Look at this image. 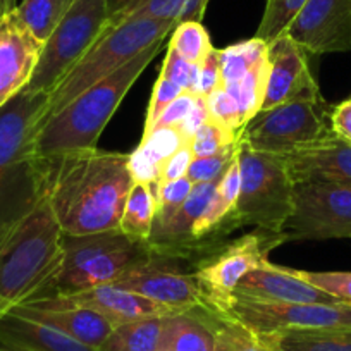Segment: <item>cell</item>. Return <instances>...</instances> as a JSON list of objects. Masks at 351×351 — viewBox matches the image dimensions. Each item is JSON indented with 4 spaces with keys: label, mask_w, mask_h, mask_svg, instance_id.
<instances>
[{
    "label": "cell",
    "mask_w": 351,
    "mask_h": 351,
    "mask_svg": "<svg viewBox=\"0 0 351 351\" xmlns=\"http://www.w3.org/2000/svg\"><path fill=\"white\" fill-rule=\"evenodd\" d=\"M160 49L162 42L145 49L116 73L97 81L67 106L42 121L35 136L36 154L43 160H52L73 152L95 148L124 97Z\"/></svg>",
    "instance_id": "4"
},
{
    "label": "cell",
    "mask_w": 351,
    "mask_h": 351,
    "mask_svg": "<svg viewBox=\"0 0 351 351\" xmlns=\"http://www.w3.org/2000/svg\"><path fill=\"white\" fill-rule=\"evenodd\" d=\"M238 162L241 174L236 221L255 226L258 231L282 234L295 207V181L285 157L255 152L238 140Z\"/></svg>",
    "instance_id": "6"
},
{
    "label": "cell",
    "mask_w": 351,
    "mask_h": 351,
    "mask_svg": "<svg viewBox=\"0 0 351 351\" xmlns=\"http://www.w3.org/2000/svg\"><path fill=\"white\" fill-rule=\"evenodd\" d=\"M198 69H200V64L190 62V60L178 56L174 50L167 49L164 64H162L160 76L174 81L178 86L183 88L184 92L193 93L195 84H197L198 80Z\"/></svg>",
    "instance_id": "38"
},
{
    "label": "cell",
    "mask_w": 351,
    "mask_h": 351,
    "mask_svg": "<svg viewBox=\"0 0 351 351\" xmlns=\"http://www.w3.org/2000/svg\"><path fill=\"white\" fill-rule=\"evenodd\" d=\"M191 160H193V152H191L190 143H186L162 164L160 181L158 183L186 178V172L190 169Z\"/></svg>",
    "instance_id": "43"
},
{
    "label": "cell",
    "mask_w": 351,
    "mask_h": 351,
    "mask_svg": "<svg viewBox=\"0 0 351 351\" xmlns=\"http://www.w3.org/2000/svg\"><path fill=\"white\" fill-rule=\"evenodd\" d=\"M330 109L326 100H295L258 110L238 133V140L255 152L288 157L329 138Z\"/></svg>",
    "instance_id": "8"
},
{
    "label": "cell",
    "mask_w": 351,
    "mask_h": 351,
    "mask_svg": "<svg viewBox=\"0 0 351 351\" xmlns=\"http://www.w3.org/2000/svg\"><path fill=\"white\" fill-rule=\"evenodd\" d=\"M236 145H238V134L212 123V121L204 124L190 140L193 157H212V155L229 154V152L236 150Z\"/></svg>",
    "instance_id": "34"
},
{
    "label": "cell",
    "mask_w": 351,
    "mask_h": 351,
    "mask_svg": "<svg viewBox=\"0 0 351 351\" xmlns=\"http://www.w3.org/2000/svg\"><path fill=\"white\" fill-rule=\"evenodd\" d=\"M49 93L19 95L0 107V241L49 191V160L35 148Z\"/></svg>",
    "instance_id": "2"
},
{
    "label": "cell",
    "mask_w": 351,
    "mask_h": 351,
    "mask_svg": "<svg viewBox=\"0 0 351 351\" xmlns=\"http://www.w3.org/2000/svg\"><path fill=\"white\" fill-rule=\"evenodd\" d=\"M265 60H267V43L256 36L219 50L222 84L236 83Z\"/></svg>",
    "instance_id": "27"
},
{
    "label": "cell",
    "mask_w": 351,
    "mask_h": 351,
    "mask_svg": "<svg viewBox=\"0 0 351 351\" xmlns=\"http://www.w3.org/2000/svg\"><path fill=\"white\" fill-rule=\"evenodd\" d=\"M16 5H18V0H0V16L16 9Z\"/></svg>",
    "instance_id": "46"
},
{
    "label": "cell",
    "mask_w": 351,
    "mask_h": 351,
    "mask_svg": "<svg viewBox=\"0 0 351 351\" xmlns=\"http://www.w3.org/2000/svg\"><path fill=\"white\" fill-rule=\"evenodd\" d=\"M73 4L74 0H21L16 11L33 35L45 43Z\"/></svg>",
    "instance_id": "28"
},
{
    "label": "cell",
    "mask_w": 351,
    "mask_h": 351,
    "mask_svg": "<svg viewBox=\"0 0 351 351\" xmlns=\"http://www.w3.org/2000/svg\"><path fill=\"white\" fill-rule=\"evenodd\" d=\"M208 107V116H210L212 123L219 124V126L226 128V130L232 131L238 134L241 131V117H239V109L236 106L234 99L226 92L224 88L219 86L217 90L210 93L205 99Z\"/></svg>",
    "instance_id": "36"
},
{
    "label": "cell",
    "mask_w": 351,
    "mask_h": 351,
    "mask_svg": "<svg viewBox=\"0 0 351 351\" xmlns=\"http://www.w3.org/2000/svg\"><path fill=\"white\" fill-rule=\"evenodd\" d=\"M285 160L295 183L351 184V147L336 134L288 155Z\"/></svg>",
    "instance_id": "19"
},
{
    "label": "cell",
    "mask_w": 351,
    "mask_h": 351,
    "mask_svg": "<svg viewBox=\"0 0 351 351\" xmlns=\"http://www.w3.org/2000/svg\"><path fill=\"white\" fill-rule=\"evenodd\" d=\"M222 86V76H221V64H219V50L212 49L200 64L198 69V80L195 84L193 95L198 99H207L214 90Z\"/></svg>",
    "instance_id": "41"
},
{
    "label": "cell",
    "mask_w": 351,
    "mask_h": 351,
    "mask_svg": "<svg viewBox=\"0 0 351 351\" xmlns=\"http://www.w3.org/2000/svg\"><path fill=\"white\" fill-rule=\"evenodd\" d=\"M208 121H210V116H208L207 102H205V99H198L197 97V102H195L193 109L188 114L186 119L178 126V130H180L181 134L190 141L191 138L195 136V133H197L204 124H207Z\"/></svg>",
    "instance_id": "45"
},
{
    "label": "cell",
    "mask_w": 351,
    "mask_h": 351,
    "mask_svg": "<svg viewBox=\"0 0 351 351\" xmlns=\"http://www.w3.org/2000/svg\"><path fill=\"white\" fill-rule=\"evenodd\" d=\"M260 337L272 351H351V329L285 330Z\"/></svg>",
    "instance_id": "25"
},
{
    "label": "cell",
    "mask_w": 351,
    "mask_h": 351,
    "mask_svg": "<svg viewBox=\"0 0 351 351\" xmlns=\"http://www.w3.org/2000/svg\"><path fill=\"white\" fill-rule=\"evenodd\" d=\"M234 298L262 303H339L336 298L303 281L295 269L263 260L238 285Z\"/></svg>",
    "instance_id": "18"
},
{
    "label": "cell",
    "mask_w": 351,
    "mask_h": 351,
    "mask_svg": "<svg viewBox=\"0 0 351 351\" xmlns=\"http://www.w3.org/2000/svg\"><path fill=\"white\" fill-rule=\"evenodd\" d=\"M155 215H157L155 190L148 184L134 183L124 204L119 231L133 241L147 245L154 231Z\"/></svg>",
    "instance_id": "26"
},
{
    "label": "cell",
    "mask_w": 351,
    "mask_h": 351,
    "mask_svg": "<svg viewBox=\"0 0 351 351\" xmlns=\"http://www.w3.org/2000/svg\"><path fill=\"white\" fill-rule=\"evenodd\" d=\"M286 241L351 239V184H295V207L282 229Z\"/></svg>",
    "instance_id": "11"
},
{
    "label": "cell",
    "mask_w": 351,
    "mask_h": 351,
    "mask_svg": "<svg viewBox=\"0 0 351 351\" xmlns=\"http://www.w3.org/2000/svg\"><path fill=\"white\" fill-rule=\"evenodd\" d=\"M0 351H11V350H5V348H2V346H0Z\"/></svg>",
    "instance_id": "47"
},
{
    "label": "cell",
    "mask_w": 351,
    "mask_h": 351,
    "mask_svg": "<svg viewBox=\"0 0 351 351\" xmlns=\"http://www.w3.org/2000/svg\"><path fill=\"white\" fill-rule=\"evenodd\" d=\"M193 190V183L188 178L174 181H164L155 188V198H157V215H155V226H162L167 222L176 210L184 204L188 195Z\"/></svg>",
    "instance_id": "35"
},
{
    "label": "cell",
    "mask_w": 351,
    "mask_h": 351,
    "mask_svg": "<svg viewBox=\"0 0 351 351\" xmlns=\"http://www.w3.org/2000/svg\"><path fill=\"white\" fill-rule=\"evenodd\" d=\"M306 56L308 53L288 35L267 43V81L260 110L295 100L322 99Z\"/></svg>",
    "instance_id": "14"
},
{
    "label": "cell",
    "mask_w": 351,
    "mask_h": 351,
    "mask_svg": "<svg viewBox=\"0 0 351 351\" xmlns=\"http://www.w3.org/2000/svg\"><path fill=\"white\" fill-rule=\"evenodd\" d=\"M186 143L190 141L178 128H155L150 133L143 134V140L134 150L140 152L150 164L162 169V164Z\"/></svg>",
    "instance_id": "33"
},
{
    "label": "cell",
    "mask_w": 351,
    "mask_h": 351,
    "mask_svg": "<svg viewBox=\"0 0 351 351\" xmlns=\"http://www.w3.org/2000/svg\"><path fill=\"white\" fill-rule=\"evenodd\" d=\"M12 312L21 313L28 319L47 324L81 343L99 350L104 341L110 336L114 326L97 313L95 310L76 305L64 296H47V298L33 300L23 305L11 308Z\"/></svg>",
    "instance_id": "17"
},
{
    "label": "cell",
    "mask_w": 351,
    "mask_h": 351,
    "mask_svg": "<svg viewBox=\"0 0 351 351\" xmlns=\"http://www.w3.org/2000/svg\"><path fill=\"white\" fill-rule=\"evenodd\" d=\"M286 35L306 53L351 50V0H308Z\"/></svg>",
    "instance_id": "15"
},
{
    "label": "cell",
    "mask_w": 351,
    "mask_h": 351,
    "mask_svg": "<svg viewBox=\"0 0 351 351\" xmlns=\"http://www.w3.org/2000/svg\"><path fill=\"white\" fill-rule=\"evenodd\" d=\"M59 296H64V298L76 303V305L95 310L97 313L106 317L114 327L121 326V324L147 319V317L172 315L171 310L157 305V303L145 298V296L119 288L116 285L97 286V288L86 289V291L74 293V295Z\"/></svg>",
    "instance_id": "20"
},
{
    "label": "cell",
    "mask_w": 351,
    "mask_h": 351,
    "mask_svg": "<svg viewBox=\"0 0 351 351\" xmlns=\"http://www.w3.org/2000/svg\"><path fill=\"white\" fill-rule=\"evenodd\" d=\"M109 21V0H74L45 42L32 81L29 93H50L77 60L90 50Z\"/></svg>",
    "instance_id": "10"
},
{
    "label": "cell",
    "mask_w": 351,
    "mask_h": 351,
    "mask_svg": "<svg viewBox=\"0 0 351 351\" xmlns=\"http://www.w3.org/2000/svg\"><path fill=\"white\" fill-rule=\"evenodd\" d=\"M234 154L236 150L229 152V154L212 155V157H193L190 169L186 172V178L193 184L219 181L222 178V174H224L226 169H228V165L231 164Z\"/></svg>",
    "instance_id": "39"
},
{
    "label": "cell",
    "mask_w": 351,
    "mask_h": 351,
    "mask_svg": "<svg viewBox=\"0 0 351 351\" xmlns=\"http://www.w3.org/2000/svg\"><path fill=\"white\" fill-rule=\"evenodd\" d=\"M167 317H147L116 326L99 351H164Z\"/></svg>",
    "instance_id": "24"
},
{
    "label": "cell",
    "mask_w": 351,
    "mask_h": 351,
    "mask_svg": "<svg viewBox=\"0 0 351 351\" xmlns=\"http://www.w3.org/2000/svg\"><path fill=\"white\" fill-rule=\"evenodd\" d=\"M256 336L285 330L351 329L350 303H262L234 298L226 312Z\"/></svg>",
    "instance_id": "12"
},
{
    "label": "cell",
    "mask_w": 351,
    "mask_h": 351,
    "mask_svg": "<svg viewBox=\"0 0 351 351\" xmlns=\"http://www.w3.org/2000/svg\"><path fill=\"white\" fill-rule=\"evenodd\" d=\"M64 232L49 198L0 241V315L50 296L64 258Z\"/></svg>",
    "instance_id": "3"
},
{
    "label": "cell",
    "mask_w": 351,
    "mask_h": 351,
    "mask_svg": "<svg viewBox=\"0 0 351 351\" xmlns=\"http://www.w3.org/2000/svg\"><path fill=\"white\" fill-rule=\"evenodd\" d=\"M265 81H267V60L255 69L250 71L248 74L241 77L236 83L222 84L226 92L234 99L236 106L239 109V117L241 124L245 126L253 116L260 110L263 100V92H265Z\"/></svg>",
    "instance_id": "29"
},
{
    "label": "cell",
    "mask_w": 351,
    "mask_h": 351,
    "mask_svg": "<svg viewBox=\"0 0 351 351\" xmlns=\"http://www.w3.org/2000/svg\"><path fill=\"white\" fill-rule=\"evenodd\" d=\"M214 351H272L253 330L229 317L215 315Z\"/></svg>",
    "instance_id": "32"
},
{
    "label": "cell",
    "mask_w": 351,
    "mask_h": 351,
    "mask_svg": "<svg viewBox=\"0 0 351 351\" xmlns=\"http://www.w3.org/2000/svg\"><path fill=\"white\" fill-rule=\"evenodd\" d=\"M62 245V265L50 296L112 285L150 253L147 245L133 241L119 229L83 236L64 234Z\"/></svg>",
    "instance_id": "7"
},
{
    "label": "cell",
    "mask_w": 351,
    "mask_h": 351,
    "mask_svg": "<svg viewBox=\"0 0 351 351\" xmlns=\"http://www.w3.org/2000/svg\"><path fill=\"white\" fill-rule=\"evenodd\" d=\"M43 45L16 9L0 16V107L28 86Z\"/></svg>",
    "instance_id": "16"
},
{
    "label": "cell",
    "mask_w": 351,
    "mask_h": 351,
    "mask_svg": "<svg viewBox=\"0 0 351 351\" xmlns=\"http://www.w3.org/2000/svg\"><path fill=\"white\" fill-rule=\"evenodd\" d=\"M330 130L351 147V97L330 109Z\"/></svg>",
    "instance_id": "44"
},
{
    "label": "cell",
    "mask_w": 351,
    "mask_h": 351,
    "mask_svg": "<svg viewBox=\"0 0 351 351\" xmlns=\"http://www.w3.org/2000/svg\"><path fill=\"white\" fill-rule=\"evenodd\" d=\"M303 281L336 298L339 303L351 305V272H308L295 271Z\"/></svg>",
    "instance_id": "37"
},
{
    "label": "cell",
    "mask_w": 351,
    "mask_h": 351,
    "mask_svg": "<svg viewBox=\"0 0 351 351\" xmlns=\"http://www.w3.org/2000/svg\"><path fill=\"white\" fill-rule=\"evenodd\" d=\"M210 0H109V21L154 18L162 21L202 23Z\"/></svg>",
    "instance_id": "22"
},
{
    "label": "cell",
    "mask_w": 351,
    "mask_h": 351,
    "mask_svg": "<svg viewBox=\"0 0 351 351\" xmlns=\"http://www.w3.org/2000/svg\"><path fill=\"white\" fill-rule=\"evenodd\" d=\"M128 162L130 154L97 147L49 160L47 198L64 234L119 229L124 204L134 184Z\"/></svg>",
    "instance_id": "1"
},
{
    "label": "cell",
    "mask_w": 351,
    "mask_h": 351,
    "mask_svg": "<svg viewBox=\"0 0 351 351\" xmlns=\"http://www.w3.org/2000/svg\"><path fill=\"white\" fill-rule=\"evenodd\" d=\"M184 90L181 86L174 83V81L167 80L164 76H158L157 83L154 86V92H152V99L150 104H148V109H147V119H145V133L154 128L155 121L158 119V116L162 114V110L169 106L171 102H174L176 99L180 95H183Z\"/></svg>",
    "instance_id": "40"
},
{
    "label": "cell",
    "mask_w": 351,
    "mask_h": 351,
    "mask_svg": "<svg viewBox=\"0 0 351 351\" xmlns=\"http://www.w3.org/2000/svg\"><path fill=\"white\" fill-rule=\"evenodd\" d=\"M306 2L308 0H265L262 21L255 33L256 38L271 43L279 36L286 35Z\"/></svg>",
    "instance_id": "31"
},
{
    "label": "cell",
    "mask_w": 351,
    "mask_h": 351,
    "mask_svg": "<svg viewBox=\"0 0 351 351\" xmlns=\"http://www.w3.org/2000/svg\"><path fill=\"white\" fill-rule=\"evenodd\" d=\"M215 313L197 308L167 317L164 351H214Z\"/></svg>",
    "instance_id": "23"
},
{
    "label": "cell",
    "mask_w": 351,
    "mask_h": 351,
    "mask_svg": "<svg viewBox=\"0 0 351 351\" xmlns=\"http://www.w3.org/2000/svg\"><path fill=\"white\" fill-rule=\"evenodd\" d=\"M0 346L11 351H99L12 310L0 315Z\"/></svg>",
    "instance_id": "21"
},
{
    "label": "cell",
    "mask_w": 351,
    "mask_h": 351,
    "mask_svg": "<svg viewBox=\"0 0 351 351\" xmlns=\"http://www.w3.org/2000/svg\"><path fill=\"white\" fill-rule=\"evenodd\" d=\"M282 243V234L258 231L222 243L202 255L195 262L193 274L200 288L204 308L215 315H226L234 302L236 288L241 279L267 260L271 250Z\"/></svg>",
    "instance_id": "9"
},
{
    "label": "cell",
    "mask_w": 351,
    "mask_h": 351,
    "mask_svg": "<svg viewBox=\"0 0 351 351\" xmlns=\"http://www.w3.org/2000/svg\"><path fill=\"white\" fill-rule=\"evenodd\" d=\"M180 262V258L150 252L112 285L145 296L172 313L204 308L195 274L184 271Z\"/></svg>",
    "instance_id": "13"
},
{
    "label": "cell",
    "mask_w": 351,
    "mask_h": 351,
    "mask_svg": "<svg viewBox=\"0 0 351 351\" xmlns=\"http://www.w3.org/2000/svg\"><path fill=\"white\" fill-rule=\"evenodd\" d=\"M195 102H197V97H195L193 93L184 92L183 95L178 97L174 102H171L164 110H162V114L158 116V119L155 121L152 130H155V128H178L184 119H186L188 114L191 112ZM150 131H148V133H150Z\"/></svg>",
    "instance_id": "42"
},
{
    "label": "cell",
    "mask_w": 351,
    "mask_h": 351,
    "mask_svg": "<svg viewBox=\"0 0 351 351\" xmlns=\"http://www.w3.org/2000/svg\"><path fill=\"white\" fill-rule=\"evenodd\" d=\"M169 49L190 62L202 64L212 52V42L205 26L198 21L178 23L171 32Z\"/></svg>",
    "instance_id": "30"
},
{
    "label": "cell",
    "mask_w": 351,
    "mask_h": 351,
    "mask_svg": "<svg viewBox=\"0 0 351 351\" xmlns=\"http://www.w3.org/2000/svg\"><path fill=\"white\" fill-rule=\"evenodd\" d=\"M174 26L176 23L154 18H128L117 23H107L90 50L49 93V109L43 121L97 81L116 73L145 49L164 42Z\"/></svg>",
    "instance_id": "5"
}]
</instances>
